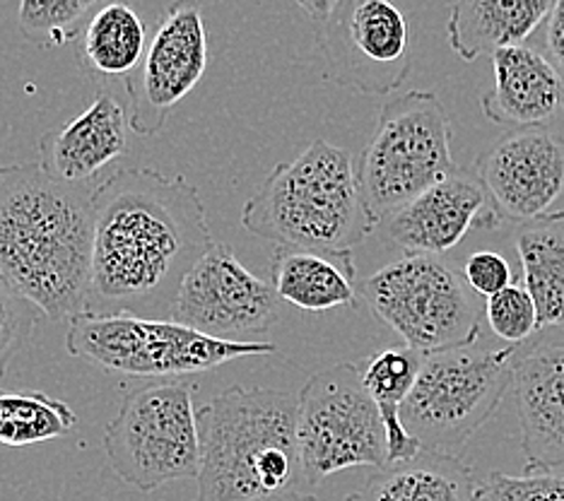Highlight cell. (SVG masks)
I'll return each mask as SVG.
<instances>
[{
	"instance_id": "1",
	"label": "cell",
	"mask_w": 564,
	"mask_h": 501,
	"mask_svg": "<svg viewBox=\"0 0 564 501\" xmlns=\"http://www.w3.org/2000/svg\"><path fill=\"white\" fill-rule=\"evenodd\" d=\"M93 210L87 312L170 318L188 270L215 243L198 188L131 166L95 188Z\"/></svg>"
},
{
	"instance_id": "2",
	"label": "cell",
	"mask_w": 564,
	"mask_h": 501,
	"mask_svg": "<svg viewBox=\"0 0 564 501\" xmlns=\"http://www.w3.org/2000/svg\"><path fill=\"white\" fill-rule=\"evenodd\" d=\"M93 184H68L36 162L0 166V277L46 318L87 312Z\"/></svg>"
},
{
	"instance_id": "3",
	"label": "cell",
	"mask_w": 564,
	"mask_h": 501,
	"mask_svg": "<svg viewBox=\"0 0 564 501\" xmlns=\"http://www.w3.org/2000/svg\"><path fill=\"white\" fill-rule=\"evenodd\" d=\"M198 501L304 492L300 395L232 385L198 410Z\"/></svg>"
},
{
	"instance_id": "4",
	"label": "cell",
	"mask_w": 564,
	"mask_h": 501,
	"mask_svg": "<svg viewBox=\"0 0 564 501\" xmlns=\"http://www.w3.org/2000/svg\"><path fill=\"white\" fill-rule=\"evenodd\" d=\"M241 227L278 247L348 253L379 229L348 150L312 140L243 203Z\"/></svg>"
},
{
	"instance_id": "5",
	"label": "cell",
	"mask_w": 564,
	"mask_h": 501,
	"mask_svg": "<svg viewBox=\"0 0 564 501\" xmlns=\"http://www.w3.org/2000/svg\"><path fill=\"white\" fill-rule=\"evenodd\" d=\"M66 347L83 362L145 379L203 374L235 359L278 352L273 342L210 338L174 318L97 312H83L70 318Z\"/></svg>"
},
{
	"instance_id": "6",
	"label": "cell",
	"mask_w": 564,
	"mask_h": 501,
	"mask_svg": "<svg viewBox=\"0 0 564 501\" xmlns=\"http://www.w3.org/2000/svg\"><path fill=\"white\" fill-rule=\"evenodd\" d=\"M514 352L517 345L482 350L473 342L425 355L401 410L405 429L422 448L460 458L514 383Z\"/></svg>"
},
{
	"instance_id": "7",
	"label": "cell",
	"mask_w": 564,
	"mask_h": 501,
	"mask_svg": "<svg viewBox=\"0 0 564 501\" xmlns=\"http://www.w3.org/2000/svg\"><path fill=\"white\" fill-rule=\"evenodd\" d=\"M458 166L452 121L434 92L410 89L381 107L377 128L357 162V178L377 225Z\"/></svg>"
},
{
	"instance_id": "8",
	"label": "cell",
	"mask_w": 564,
	"mask_h": 501,
	"mask_svg": "<svg viewBox=\"0 0 564 501\" xmlns=\"http://www.w3.org/2000/svg\"><path fill=\"white\" fill-rule=\"evenodd\" d=\"M360 294L383 326L422 355L473 345L480 338L485 314L480 294L440 255L405 253L369 275Z\"/></svg>"
},
{
	"instance_id": "9",
	"label": "cell",
	"mask_w": 564,
	"mask_h": 501,
	"mask_svg": "<svg viewBox=\"0 0 564 501\" xmlns=\"http://www.w3.org/2000/svg\"><path fill=\"white\" fill-rule=\"evenodd\" d=\"M196 389L170 379L131 391L105 429L111 470L150 494L176 480H198L200 427L194 407Z\"/></svg>"
},
{
	"instance_id": "10",
	"label": "cell",
	"mask_w": 564,
	"mask_h": 501,
	"mask_svg": "<svg viewBox=\"0 0 564 501\" xmlns=\"http://www.w3.org/2000/svg\"><path fill=\"white\" fill-rule=\"evenodd\" d=\"M300 448L312 487L348 468L389 466L387 424L360 367L340 362L306 381L300 393Z\"/></svg>"
},
{
	"instance_id": "11",
	"label": "cell",
	"mask_w": 564,
	"mask_h": 501,
	"mask_svg": "<svg viewBox=\"0 0 564 501\" xmlns=\"http://www.w3.org/2000/svg\"><path fill=\"white\" fill-rule=\"evenodd\" d=\"M324 80L357 95L387 97L413 68L410 30L391 0H338L318 24Z\"/></svg>"
},
{
	"instance_id": "12",
	"label": "cell",
	"mask_w": 564,
	"mask_h": 501,
	"mask_svg": "<svg viewBox=\"0 0 564 501\" xmlns=\"http://www.w3.org/2000/svg\"><path fill=\"white\" fill-rule=\"evenodd\" d=\"M280 306L271 280L241 265L229 243H213L188 270L170 318L210 338L249 342L275 324Z\"/></svg>"
},
{
	"instance_id": "13",
	"label": "cell",
	"mask_w": 564,
	"mask_h": 501,
	"mask_svg": "<svg viewBox=\"0 0 564 501\" xmlns=\"http://www.w3.org/2000/svg\"><path fill=\"white\" fill-rule=\"evenodd\" d=\"M208 61V30L198 3L174 0L148 42L140 66L123 83L133 133L158 135L172 109L203 80Z\"/></svg>"
},
{
	"instance_id": "14",
	"label": "cell",
	"mask_w": 564,
	"mask_h": 501,
	"mask_svg": "<svg viewBox=\"0 0 564 501\" xmlns=\"http://www.w3.org/2000/svg\"><path fill=\"white\" fill-rule=\"evenodd\" d=\"M502 220L478 174L454 170L387 217L381 229L405 253L442 255L458 247L468 231H492Z\"/></svg>"
},
{
	"instance_id": "15",
	"label": "cell",
	"mask_w": 564,
	"mask_h": 501,
	"mask_svg": "<svg viewBox=\"0 0 564 501\" xmlns=\"http://www.w3.org/2000/svg\"><path fill=\"white\" fill-rule=\"evenodd\" d=\"M476 174L507 220L531 222L564 190V148L545 128H523L476 162Z\"/></svg>"
},
{
	"instance_id": "16",
	"label": "cell",
	"mask_w": 564,
	"mask_h": 501,
	"mask_svg": "<svg viewBox=\"0 0 564 501\" xmlns=\"http://www.w3.org/2000/svg\"><path fill=\"white\" fill-rule=\"evenodd\" d=\"M511 367L525 472H564V330L517 345Z\"/></svg>"
},
{
	"instance_id": "17",
	"label": "cell",
	"mask_w": 564,
	"mask_h": 501,
	"mask_svg": "<svg viewBox=\"0 0 564 501\" xmlns=\"http://www.w3.org/2000/svg\"><path fill=\"white\" fill-rule=\"evenodd\" d=\"M131 116L109 87H99L83 113L68 123L48 128L40 140V164L68 184H93V178L117 162L128 143Z\"/></svg>"
},
{
	"instance_id": "18",
	"label": "cell",
	"mask_w": 564,
	"mask_h": 501,
	"mask_svg": "<svg viewBox=\"0 0 564 501\" xmlns=\"http://www.w3.org/2000/svg\"><path fill=\"white\" fill-rule=\"evenodd\" d=\"M495 87L480 97L487 119L502 128H538L564 105V80L550 58L517 44L492 54Z\"/></svg>"
},
{
	"instance_id": "19",
	"label": "cell",
	"mask_w": 564,
	"mask_h": 501,
	"mask_svg": "<svg viewBox=\"0 0 564 501\" xmlns=\"http://www.w3.org/2000/svg\"><path fill=\"white\" fill-rule=\"evenodd\" d=\"M553 0H456L446 36L454 54L473 63L482 54L523 44L545 22Z\"/></svg>"
},
{
	"instance_id": "20",
	"label": "cell",
	"mask_w": 564,
	"mask_h": 501,
	"mask_svg": "<svg viewBox=\"0 0 564 501\" xmlns=\"http://www.w3.org/2000/svg\"><path fill=\"white\" fill-rule=\"evenodd\" d=\"M357 268L352 251L328 253L278 247L271 263V282L282 302L302 312H330L357 304Z\"/></svg>"
},
{
	"instance_id": "21",
	"label": "cell",
	"mask_w": 564,
	"mask_h": 501,
	"mask_svg": "<svg viewBox=\"0 0 564 501\" xmlns=\"http://www.w3.org/2000/svg\"><path fill=\"white\" fill-rule=\"evenodd\" d=\"M478 487L464 460L422 448L413 458L379 468L345 501H476Z\"/></svg>"
},
{
	"instance_id": "22",
	"label": "cell",
	"mask_w": 564,
	"mask_h": 501,
	"mask_svg": "<svg viewBox=\"0 0 564 501\" xmlns=\"http://www.w3.org/2000/svg\"><path fill=\"white\" fill-rule=\"evenodd\" d=\"M145 51V22L128 0H107L78 36L80 66L93 83H126V77L140 66Z\"/></svg>"
},
{
	"instance_id": "23",
	"label": "cell",
	"mask_w": 564,
	"mask_h": 501,
	"mask_svg": "<svg viewBox=\"0 0 564 501\" xmlns=\"http://www.w3.org/2000/svg\"><path fill=\"white\" fill-rule=\"evenodd\" d=\"M517 253L541 330H564V210L525 222L519 229Z\"/></svg>"
},
{
	"instance_id": "24",
	"label": "cell",
	"mask_w": 564,
	"mask_h": 501,
	"mask_svg": "<svg viewBox=\"0 0 564 501\" xmlns=\"http://www.w3.org/2000/svg\"><path fill=\"white\" fill-rule=\"evenodd\" d=\"M425 355L413 347H383L377 355L362 359L360 374L365 389L375 397L379 413L387 424L389 436V462L413 458L422 451L420 442L405 429L401 410L413 391Z\"/></svg>"
},
{
	"instance_id": "25",
	"label": "cell",
	"mask_w": 564,
	"mask_h": 501,
	"mask_svg": "<svg viewBox=\"0 0 564 501\" xmlns=\"http://www.w3.org/2000/svg\"><path fill=\"white\" fill-rule=\"evenodd\" d=\"M78 427L75 410L44 391H0V444H44Z\"/></svg>"
},
{
	"instance_id": "26",
	"label": "cell",
	"mask_w": 564,
	"mask_h": 501,
	"mask_svg": "<svg viewBox=\"0 0 564 501\" xmlns=\"http://www.w3.org/2000/svg\"><path fill=\"white\" fill-rule=\"evenodd\" d=\"M107 0H20V32L40 48H61L78 42L89 18Z\"/></svg>"
},
{
	"instance_id": "27",
	"label": "cell",
	"mask_w": 564,
	"mask_h": 501,
	"mask_svg": "<svg viewBox=\"0 0 564 501\" xmlns=\"http://www.w3.org/2000/svg\"><path fill=\"white\" fill-rule=\"evenodd\" d=\"M485 316L495 336L507 345H521L531 340L535 330H541L535 302L523 282H511L505 290L492 294L485 302Z\"/></svg>"
},
{
	"instance_id": "28",
	"label": "cell",
	"mask_w": 564,
	"mask_h": 501,
	"mask_svg": "<svg viewBox=\"0 0 564 501\" xmlns=\"http://www.w3.org/2000/svg\"><path fill=\"white\" fill-rule=\"evenodd\" d=\"M42 316L40 306L22 297L0 277V379L8 374L10 362L30 340Z\"/></svg>"
},
{
	"instance_id": "29",
	"label": "cell",
	"mask_w": 564,
	"mask_h": 501,
	"mask_svg": "<svg viewBox=\"0 0 564 501\" xmlns=\"http://www.w3.org/2000/svg\"><path fill=\"white\" fill-rule=\"evenodd\" d=\"M476 501H564V472H492L480 482Z\"/></svg>"
},
{
	"instance_id": "30",
	"label": "cell",
	"mask_w": 564,
	"mask_h": 501,
	"mask_svg": "<svg viewBox=\"0 0 564 501\" xmlns=\"http://www.w3.org/2000/svg\"><path fill=\"white\" fill-rule=\"evenodd\" d=\"M464 280L473 292L490 299L492 294L511 285V268L505 255L495 251H476L464 263Z\"/></svg>"
},
{
	"instance_id": "31",
	"label": "cell",
	"mask_w": 564,
	"mask_h": 501,
	"mask_svg": "<svg viewBox=\"0 0 564 501\" xmlns=\"http://www.w3.org/2000/svg\"><path fill=\"white\" fill-rule=\"evenodd\" d=\"M545 48L550 63L564 80V0H553V8L545 18Z\"/></svg>"
},
{
	"instance_id": "32",
	"label": "cell",
	"mask_w": 564,
	"mask_h": 501,
	"mask_svg": "<svg viewBox=\"0 0 564 501\" xmlns=\"http://www.w3.org/2000/svg\"><path fill=\"white\" fill-rule=\"evenodd\" d=\"M306 18H312L316 24H324L328 20V15L333 12V8L338 6V0H292Z\"/></svg>"
},
{
	"instance_id": "33",
	"label": "cell",
	"mask_w": 564,
	"mask_h": 501,
	"mask_svg": "<svg viewBox=\"0 0 564 501\" xmlns=\"http://www.w3.org/2000/svg\"><path fill=\"white\" fill-rule=\"evenodd\" d=\"M253 501H316V497L306 494V492H288V494L265 497V499H253Z\"/></svg>"
}]
</instances>
